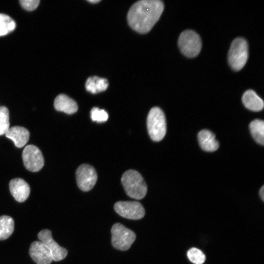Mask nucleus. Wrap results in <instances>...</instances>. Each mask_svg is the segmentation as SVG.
<instances>
[{
  "mask_svg": "<svg viewBox=\"0 0 264 264\" xmlns=\"http://www.w3.org/2000/svg\"><path fill=\"white\" fill-rule=\"evenodd\" d=\"M116 212L120 216L131 220H139L145 215V209L137 201H120L114 205Z\"/></svg>",
  "mask_w": 264,
  "mask_h": 264,
  "instance_id": "obj_8",
  "label": "nucleus"
},
{
  "mask_svg": "<svg viewBox=\"0 0 264 264\" xmlns=\"http://www.w3.org/2000/svg\"><path fill=\"white\" fill-rule=\"evenodd\" d=\"M250 131L254 140L259 144H264V122L255 119L249 124Z\"/></svg>",
  "mask_w": 264,
  "mask_h": 264,
  "instance_id": "obj_19",
  "label": "nucleus"
},
{
  "mask_svg": "<svg viewBox=\"0 0 264 264\" xmlns=\"http://www.w3.org/2000/svg\"><path fill=\"white\" fill-rule=\"evenodd\" d=\"M9 190L15 200L19 202L24 201L29 197L30 191L28 184L20 178L13 179L10 181Z\"/></svg>",
  "mask_w": 264,
  "mask_h": 264,
  "instance_id": "obj_12",
  "label": "nucleus"
},
{
  "mask_svg": "<svg viewBox=\"0 0 264 264\" xmlns=\"http://www.w3.org/2000/svg\"><path fill=\"white\" fill-rule=\"evenodd\" d=\"M242 102L248 110L259 111L264 108L263 100L253 90H246L242 96Z\"/></svg>",
  "mask_w": 264,
  "mask_h": 264,
  "instance_id": "obj_16",
  "label": "nucleus"
},
{
  "mask_svg": "<svg viewBox=\"0 0 264 264\" xmlns=\"http://www.w3.org/2000/svg\"><path fill=\"white\" fill-rule=\"evenodd\" d=\"M259 195L262 200L264 201V186H263L260 189Z\"/></svg>",
  "mask_w": 264,
  "mask_h": 264,
  "instance_id": "obj_25",
  "label": "nucleus"
},
{
  "mask_svg": "<svg viewBox=\"0 0 264 264\" xmlns=\"http://www.w3.org/2000/svg\"><path fill=\"white\" fill-rule=\"evenodd\" d=\"M88 1L90 3H98L99 1H100V0H89Z\"/></svg>",
  "mask_w": 264,
  "mask_h": 264,
  "instance_id": "obj_26",
  "label": "nucleus"
},
{
  "mask_svg": "<svg viewBox=\"0 0 264 264\" xmlns=\"http://www.w3.org/2000/svg\"><path fill=\"white\" fill-rule=\"evenodd\" d=\"M90 117L93 121L102 123L108 119L109 115L104 110L94 107L90 111Z\"/></svg>",
  "mask_w": 264,
  "mask_h": 264,
  "instance_id": "obj_23",
  "label": "nucleus"
},
{
  "mask_svg": "<svg viewBox=\"0 0 264 264\" xmlns=\"http://www.w3.org/2000/svg\"><path fill=\"white\" fill-rule=\"evenodd\" d=\"M163 9V2L159 0L137 1L131 6L128 12V24L137 32L147 33L158 21Z\"/></svg>",
  "mask_w": 264,
  "mask_h": 264,
  "instance_id": "obj_1",
  "label": "nucleus"
},
{
  "mask_svg": "<svg viewBox=\"0 0 264 264\" xmlns=\"http://www.w3.org/2000/svg\"><path fill=\"white\" fill-rule=\"evenodd\" d=\"M199 145L206 152H214L219 147V143L216 139L215 135L210 131L203 130L198 135Z\"/></svg>",
  "mask_w": 264,
  "mask_h": 264,
  "instance_id": "obj_15",
  "label": "nucleus"
},
{
  "mask_svg": "<svg viewBox=\"0 0 264 264\" xmlns=\"http://www.w3.org/2000/svg\"><path fill=\"white\" fill-rule=\"evenodd\" d=\"M108 86L107 79L96 76L89 77L85 84L87 90L93 94L106 90Z\"/></svg>",
  "mask_w": 264,
  "mask_h": 264,
  "instance_id": "obj_17",
  "label": "nucleus"
},
{
  "mask_svg": "<svg viewBox=\"0 0 264 264\" xmlns=\"http://www.w3.org/2000/svg\"><path fill=\"white\" fill-rule=\"evenodd\" d=\"M121 183L127 195L136 199H141L147 192L146 183L141 174L133 170L126 171L122 176Z\"/></svg>",
  "mask_w": 264,
  "mask_h": 264,
  "instance_id": "obj_2",
  "label": "nucleus"
},
{
  "mask_svg": "<svg viewBox=\"0 0 264 264\" xmlns=\"http://www.w3.org/2000/svg\"><path fill=\"white\" fill-rule=\"evenodd\" d=\"M178 45L181 53L188 58H194L199 53L201 46L200 36L191 30L183 31L178 40Z\"/></svg>",
  "mask_w": 264,
  "mask_h": 264,
  "instance_id": "obj_5",
  "label": "nucleus"
},
{
  "mask_svg": "<svg viewBox=\"0 0 264 264\" xmlns=\"http://www.w3.org/2000/svg\"><path fill=\"white\" fill-rule=\"evenodd\" d=\"M187 256L189 260L194 264H202L206 259L204 254L195 247L190 249L187 253Z\"/></svg>",
  "mask_w": 264,
  "mask_h": 264,
  "instance_id": "obj_22",
  "label": "nucleus"
},
{
  "mask_svg": "<svg viewBox=\"0 0 264 264\" xmlns=\"http://www.w3.org/2000/svg\"><path fill=\"white\" fill-rule=\"evenodd\" d=\"M39 239L50 250L52 260L57 262L64 259L67 254V251L60 246L53 239L51 232L48 229L41 231L38 235Z\"/></svg>",
  "mask_w": 264,
  "mask_h": 264,
  "instance_id": "obj_10",
  "label": "nucleus"
},
{
  "mask_svg": "<svg viewBox=\"0 0 264 264\" xmlns=\"http://www.w3.org/2000/svg\"><path fill=\"white\" fill-rule=\"evenodd\" d=\"M29 254L37 264H50L53 261L48 248L41 241H35L30 245Z\"/></svg>",
  "mask_w": 264,
  "mask_h": 264,
  "instance_id": "obj_11",
  "label": "nucleus"
},
{
  "mask_svg": "<svg viewBox=\"0 0 264 264\" xmlns=\"http://www.w3.org/2000/svg\"><path fill=\"white\" fill-rule=\"evenodd\" d=\"M54 107L56 110L68 114H73L78 110L77 103L64 94H59L55 98Z\"/></svg>",
  "mask_w": 264,
  "mask_h": 264,
  "instance_id": "obj_14",
  "label": "nucleus"
},
{
  "mask_svg": "<svg viewBox=\"0 0 264 264\" xmlns=\"http://www.w3.org/2000/svg\"><path fill=\"white\" fill-rule=\"evenodd\" d=\"M248 57V44L242 38H237L232 42L228 53V64L235 71L242 69Z\"/></svg>",
  "mask_w": 264,
  "mask_h": 264,
  "instance_id": "obj_4",
  "label": "nucleus"
},
{
  "mask_svg": "<svg viewBox=\"0 0 264 264\" xmlns=\"http://www.w3.org/2000/svg\"><path fill=\"white\" fill-rule=\"evenodd\" d=\"M78 186L83 191H88L95 185L97 176L94 168L87 164L79 166L76 171Z\"/></svg>",
  "mask_w": 264,
  "mask_h": 264,
  "instance_id": "obj_9",
  "label": "nucleus"
},
{
  "mask_svg": "<svg viewBox=\"0 0 264 264\" xmlns=\"http://www.w3.org/2000/svg\"><path fill=\"white\" fill-rule=\"evenodd\" d=\"M148 132L151 138L154 141L161 140L166 132V122L163 111L158 107L150 110L147 119Z\"/></svg>",
  "mask_w": 264,
  "mask_h": 264,
  "instance_id": "obj_3",
  "label": "nucleus"
},
{
  "mask_svg": "<svg viewBox=\"0 0 264 264\" xmlns=\"http://www.w3.org/2000/svg\"><path fill=\"white\" fill-rule=\"evenodd\" d=\"M20 2L22 6L28 11L35 9L38 6L39 0H21Z\"/></svg>",
  "mask_w": 264,
  "mask_h": 264,
  "instance_id": "obj_24",
  "label": "nucleus"
},
{
  "mask_svg": "<svg viewBox=\"0 0 264 264\" xmlns=\"http://www.w3.org/2000/svg\"><path fill=\"white\" fill-rule=\"evenodd\" d=\"M16 27V23L9 16L0 14V36L7 34L13 31Z\"/></svg>",
  "mask_w": 264,
  "mask_h": 264,
  "instance_id": "obj_20",
  "label": "nucleus"
},
{
  "mask_svg": "<svg viewBox=\"0 0 264 264\" xmlns=\"http://www.w3.org/2000/svg\"><path fill=\"white\" fill-rule=\"evenodd\" d=\"M9 113L8 109L0 106V135L5 134L10 128Z\"/></svg>",
  "mask_w": 264,
  "mask_h": 264,
  "instance_id": "obj_21",
  "label": "nucleus"
},
{
  "mask_svg": "<svg viewBox=\"0 0 264 264\" xmlns=\"http://www.w3.org/2000/svg\"><path fill=\"white\" fill-rule=\"evenodd\" d=\"M25 167L30 171L36 172L44 166V158L40 149L33 145H27L22 154Z\"/></svg>",
  "mask_w": 264,
  "mask_h": 264,
  "instance_id": "obj_7",
  "label": "nucleus"
},
{
  "mask_svg": "<svg viewBox=\"0 0 264 264\" xmlns=\"http://www.w3.org/2000/svg\"><path fill=\"white\" fill-rule=\"evenodd\" d=\"M111 243L121 251L129 249L135 240V234L120 223L114 224L111 229Z\"/></svg>",
  "mask_w": 264,
  "mask_h": 264,
  "instance_id": "obj_6",
  "label": "nucleus"
},
{
  "mask_svg": "<svg viewBox=\"0 0 264 264\" xmlns=\"http://www.w3.org/2000/svg\"><path fill=\"white\" fill-rule=\"evenodd\" d=\"M14 229V221L8 216L0 217V241L8 238Z\"/></svg>",
  "mask_w": 264,
  "mask_h": 264,
  "instance_id": "obj_18",
  "label": "nucleus"
},
{
  "mask_svg": "<svg viewBox=\"0 0 264 264\" xmlns=\"http://www.w3.org/2000/svg\"><path fill=\"white\" fill-rule=\"evenodd\" d=\"M6 137L12 140L18 148H22L28 142L30 133L24 127L14 126L8 129L5 134Z\"/></svg>",
  "mask_w": 264,
  "mask_h": 264,
  "instance_id": "obj_13",
  "label": "nucleus"
}]
</instances>
